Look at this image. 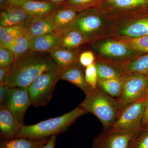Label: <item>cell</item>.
<instances>
[{"mask_svg": "<svg viewBox=\"0 0 148 148\" xmlns=\"http://www.w3.org/2000/svg\"><path fill=\"white\" fill-rule=\"evenodd\" d=\"M85 77L88 84L91 88L98 87V77L95 64H92L86 68Z\"/></svg>", "mask_w": 148, "mask_h": 148, "instance_id": "83f0119b", "label": "cell"}, {"mask_svg": "<svg viewBox=\"0 0 148 148\" xmlns=\"http://www.w3.org/2000/svg\"><path fill=\"white\" fill-rule=\"evenodd\" d=\"M101 24L102 21L99 16L91 12H85L77 16L75 21L66 31L76 30L85 35L88 38V36L100 28Z\"/></svg>", "mask_w": 148, "mask_h": 148, "instance_id": "8fae6325", "label": "cell"}, {"mask_svg": "<svg viewBox=\"0 0 148 148\" xmlns=\"http://www.w3.org/2000/svg\"><path fill=\"white\" fill-rule=\"evenodd\" d=\"M140 133H109L103 131L93 139L91 147L92 148H128L133 138Z\"/></svg>", "mask_w": 148, "mask_h": 148, "instance_id": "ba28073f", "label": "cell"}, {"mask_svg": "<svg viewBox=\"0 0 148 148\" xmlns=\"http://www.w3.org/2000/svg\"><path fill=\"white\" fill-rule=\"evenodd\" d=\"M61 79L76 86L85 93L91 88L86 81L82 69L77 63L72 64L62 70Z\"/></svg>", "mask_w": 148, "mask_h": 148, "instance_id": "5bb4252c", "label": "cell"}, {"mask_svg": "<svg viewBox=\"0 0 148 148\" xmlns=\"http://www.w3.org/2000/svg\"><path fill=\"white\" fill-rule=\"evenodd\" d=\"M9 88L5 85H0V107H5Z\"/></svg>", "mask_w": 148, "mask_h": 148, "instance_id": "836d02e7", "label": "cell"}, {"mask_svg": "<svg viewBox=\"0 0 148 148\" xmlns=\"http://www.w3.org/2000/svg\"><path fill=\"white\" fill-rule=\"evenodd\" d=\"M77 16V11L65 6L56 10L54 12V32L61 36Z\"/></svg>", "mask_w": 148, "mask_h": 148, "instance_id": "9a60e30c", "label": "cell"}, {"mask_svg": "<svg viewBox=\"0 0 148 148\" xmlns=\"http://www.w3.org/2000/svg\"><path fill=\"white\" fill-rule=\"evenodd\" d=\"M148 86V75L125 74L121 95L117 99L119 113L128 105L145 100Z\"/></svg>", "mask_w": 148, "mask_h": 148, "instance_id": "8992f818", "label": "cell"}, {"mask_svg": "<svg viewBox=\"0 0 148 148\" xmlns=\"http://www.w3.org/2000/svg\"><path fill=\"white\" fill-rule=\"evenodd\" d=\"M32 106L28 87L9 88L8 92L5 107L9 110L21 124H24L26 111Z\"/></svg>", "mask_w": 148, "mask_h": 148, "instance_id": "52a82bcc", "label": "cell"}, {"mask_svg": "<svg viewBox=\"0 0 148 148\" xmlns=\"http://www.w3.org/2000/svg\"><path fill=\"white\" fill-rule=\"evenodd\" d=\"M109 3L116 7L131 8L148 3V0H108Z\"/></svg>", "mask_w": 148, "mask_h": 148, "instance_id": "f546056e", "label": "cell"}, {"mask_svg": "<svg viewBox=\"0 0 148 148\" xmlns=\"http://www.w3.org/2000/svg\"><path fill=\"white\" fill-rule=\"evenodd\" d=\"M61 36L54 32L32 38L31 50L49 52L58 49Z\"/></svg>", "mask_w": 148, "mask_h": 148, "instance_id": "4fadbf2b", "label": "cell"}, {"mask_svg": "<svg viewBox=\"0 0 148 148\" xmlns=\"http://www.w3.org/2000/svg\"><path fill=\"white\" fill-rule=\"evenodd\" d=\"M121 40L132 49L148 53V35L138 38H126Z\"/></svg>", "mask_w": 148, "mask_h": 148, "instance_id": "4316f807", "label": "cell"}, {"mask_svg": "<svg viewBox=\"0 0 148 148\" xmlns=\"http://www.w3.org/2000/svg\"><path fill=\"white\" fill-rule=\"evenodd\" d=\"M10 5H12L21 6L27 0H8Z\"/></svg>", "mask_w": 148, "mask_h": 148, "instance_id": "74e56055", "label": "cell"}, {"mask_svg": "<svg viewBox=\"0 0 148 148\" xmlns=\"http://www.w3.org/2000/svg\"><path fill=\"white\" fill-rule=\"evenodd\" d=\"M123 71L127 73H139L148 75V54L140 56L125 65Z\"/></svg>", "mask_w": 148, "mask_h": 148, "instance_id": "cb8c5ba5", "label": "cell"}, {"mask_svg": "<svg viewBox=\"0 0 148 148\" xmlns=\"http://www.w3.org/2000/svg\"><path fill=\"white\" fill-rule=\"evenodd\" d=\"M147 100H142L128 105L119 113L109 133L140 132L145 110Z\"/></svg>", "mask_w": 148, "mask_h": 148, "instance_id": "5b68a950", "label": "cell"}, {"mask_svg": "<svg viewBox=\"0 0 148 148\" xmlns=\"http://www.w3.org/2000/svg\"><path fill=\"white\" fill-rule=\"evenodd\" d=\"M10 5L8 0H0V8L1 10H2L4 9Z\"/></svg>", "mask_w": 148, "mask_h": 148, "instance_id": "f35d334b", "label": "cell"}, {"mask_svg": "<svg viewBox=\"0 0 148 148\" xmlns=\"http://www.w3.org/2000/svg\"><path fill=\"white\" fill-rule=\"evenodd\" d=\"M145 100H148V86L147 89V93H146L145 98Z\"/></svg>", "mask_w": 148, "mask_h": 148, "instance_id": "60d3db41", "label": "cell"}, {"mask_svg": "<svg viewBox=\"0 0 148 148\" xmlns=\"http://www.w3.org/2000/svg\"><path fill=\"white\" fill-rule=\"evenodd\" d=\"M24 29L19 27L0 26V46L8 44L25 34Z\"/></svg>", "mask_w": 148, "mask_h": 148, "instance_id": "d4e9b609", "label": "cell"}, {"mask_svg": "<svg viewBox=\"0 0 148 148\" xmlns=\"http://www.w3.org/2000/svg\"><path fill=\"white\" fill-rule=\"evenodd\" d=\"M57 136V135H55L51 136L47 143L38 148H55Z\"/></svg>", "mask_w": 148, "mask_h": 148, "instance_id": "d590c367", "label": "cell"}, {"mask_svg": "<svg viewBox=\"0 0 148 148\" xmlns=\"http://www.w3.org/2000/svg\"><path fill=\"white\" fill-rule=\"evenodd\" d=\"M95 60L94 55L90 51H86L83 52L79 57V64L83 67H86L94 64Z\"/></svg>", "mask_w": 148, "mask_h": 148, "instance_id": "d6a6232c", "label": "cell"}, {"mask_svg": "<svg viewBox=\"0 0 148 148\" xmlns=\"http://www.w3.org/2000/svg\"><path fill=\"white\" fill-rule=\"evenodd\" d=\"M61 36V40L58 49L63 50H73L88 39L85 35L75 30H67Z\"/></svg>", "mask_w": 148, "mask_h": 148, "instance_id": "ac0fdd59", "label": "cell"}, {"mask_svg": "<svg viewBox=\"0 0 148 148\" xmlns=\"http://www.w3.org/2000/svg\"><path fill=\"white\" fill-rule=\"evenodd\" d=\"M98 79H119L124 76L122 72L112 66L103 63L95 64Z\"/></svg>", "mask_w": 148, "mask_h": 148, "instance_id": "484cf974", "label": "cell"}, {"mask_svg": "<svg viewBox=\"0 0 148 148\" xmlns=\"http://www.w3.org/2000/svg\"><path fill=\"white\" fill-rule=\"evenodd\" d=\"M120 34L130 38H138L148 35V18L139 20L128 25Z\"/></svg>", "mask_w": 148, "mask_h": 148, "instance_id": "7402d4cb", "label": "cell"}, {"mask_svg": "<svg viewBox=\"0 0 148 148\" xmlns=\"http://www.w3.org/2000/svg\"><path fill=\"white\" fill-rule=\"evenodd\" d=\"M87 113L79 107L61 116L50 118L32 125H23L17 138L40 140L66 131L78 118Z\"/></svg>", "mask_w": 148, "mask_h": 148, "instance_id": "3957f363", "label": "cell"}, {"mask_svg": "<svg viewBox=\"0 0 148 148\" xmlns=\"http://www.w3.org/2000/svg\"><path fill=\"white\" fill-rule=\"evenodd\" d=\"M58 67L49 52L30 49L16 56L4 84L9 88L28 87L41 74Z\"/></svg>", "mask_w": 148, "mask_h": 148, "instance_id": "6da1fadb", "label": "cell"}, {"mask_svg": "<svg viewBox=\"0 0 148 148\" xmlns=\"http://www.w3.org/2000/svg\"><path fill=\"white\" fill-rule=\"evenodd\" d=\"M65 5V4L55 3L51 1L27 0L20 7L33 16L36 21L50 15Z\"/></svg>", "mask_w": 148, "mask_h": 148, "instance_id": "30bf717a", "label": "cell"}, {"mask_svg": "<svg viewBox=\"0 0 148 148\" xmlns=\"http://www.w3.org/2000/svg\"><path fill=\"white\" fill-rule=\"evenodd\" d=\"M85 94V98L79 107L86 113L93 114L101 121L103 131H108L119 114L117 100L98 87L91 88Z\"/></svg>", "mask_w": 148, "mask_h": 148, "instance_id": "7a4b0ae2", "label": "cell"}, {"mask_svg": "<svg viewBox=\"0 0 148 148\" xmlns=\"http://www.w3.org/2000/svg\"><path fill=\"white\" fill-rule=\"evenodd\" d=\"M98 51L103 55L113 58H122L132 53L131 47L122 42L108 41L98 45Z\"/></svg>", "mask_w": 148, "mask_h": 148, "instance_id": "2e32d148", "label": "cell"}, {"mask_svg": "<svg viewBox=\"0 0 148 148\" xmlns=\"http://www.w3.org/2000/svg\"><path fill=\"white\" fill-rule=\"evenodd\" d=\"M31 39L32 38L24 34L10 43L0 47L8 49L16 56L30 50Z\"/></svg>", "mask_w": 148, "mask_h": 148, "instance_id": "603a6c76", "label": "cell"}, {"mask_svg": "<svg viewBox=\"0 0 148 148\" xmlns=\"http://www.w3.org/2000/svg\"><path fill=\"white\" fill-rule=\"evenodd\" d=\"M35 22V19L21 7L10 5L1 10L0 26L19 27L25 30Z\"/></svg>", "mask_w": 148, "mask_h": 148, "instance_id": "9c48e42d", "label": "cell"}, {"mask_svg": "<svg viewBox=\"0 0 148 148\" xmlns=\"http://www.w3.org/2000/svg\"><path fill=\"white\" fill-rule=\"evenodd\" d=\"M15 57L14 53L10 49L0 47V68L9 69Z\"/></svg>", "mask_w": 148, "mask_h": 148, "instance_id": "f1b7e54d", "label": "cell"}, {"mask_svg": "<svg viewBox=\"0 0 148 148\" xmlns=\"http://www.w3.org/2000/svg\"><path fill=\"white\" fill-rule=\"evenodd\" d=\"M49 138L34 140L21 137L4 139L0 143V148H38L47 143Z\"/></svg>", "mask_w": 148, "mask_h": 148, "instance_id": "d6986e66", "label": "cell"}, {"mask_svg": "<svg viewBox=\"0 0 148 148\" xmlns=\"http://www.w3.org/2000/svg\"><path fill=\"white\" fill-rule=\"evenodd\" d=\"M9 69L0 68V85L4 84L5 79Z\"/></svg>", "mask_w": 148, "mask_h": 148, "instance_id": "8d00e7d4", "label": "cell"}, {"mask_svg": "<svg viewBox=\"0 0 148 148\" xmlns=\"http://www.w3.org/2000/svg\"><path fill=\"white\" fill-rule=\"evenodd\" d=\"M95 0H67L65 6L77 11L90 5Z\"/></svg>", "mask_w": 148, "mask_h": 148, "instance_id": "1f68e13d", "label": "cell"}, {"mask_svg": "<svg viewBox=\"0 0 148 148\" xmlns=\"http://www.w3.org/2000/svg\"><path fill=\"white\" fill-rule=\"evenodd\" d=\"M125 75L119 79H98V87L111 97L118 99L121 95Z\"/></svg>", "mask_w": 148, "mask_h": 148, "instance_id": "ffe728a7", "label": "cell"}, {"mask_svg": "<svg viewBox=\"0 0 148 148\" xmlns=\"http://www.w3.org/2000/svg\"><path fill=\"white\" fill-rule=\"evenodd\" d=\"M51 2H52L55 3L57 4H65V3H64V1L65 0H51Z\"/></svg>", "mask_w": 148, "mask_h": 148, "instance_id": "ab89813d", "label": "cell"}, {"mask_svg": "<svg viewBox=\"0 0 148 148\" xmlns=\"http://www.w3.org/2000/svg\"><path fill=\"white\" fill-rule=\"evenodd\" d=\"M142 130L143 131L148 130V100H147L145 110L142 124Z\"/></svg>", "mask_w": 148, "mask_h": 148, "instance_id": "e575fe53", "label": "cell"}, {"mask_svg": "<svg viewBox=\"0 0 148 148\" xmlns=\"http://www.w3.org/2000/svg\"><path fill=\"white\" fill-rule=\"evenodd\" d=\"M62 70L59 67L48 71L37 77L28 86L32 106H44L52 98L56 85L61 79Z\"/></svg>", "mask_w": 148, "mask_h": 148, "instance_id": "277c9868", "label": "cell"}, {"mask_svg": "<svg viewBox=\"0 0 148 148\" xmlns=\"http://www.w3.org/2000/svg\"><path fill=\"white\" fill-rule=\"evenodd\" d=\"M56 64L61 70L77 62L76 53L73 50L58 49L49 52Z\"/></svg>", "mask_w": 148, "mask_h": 148, "instance_id": "44dd1931", "label": "cell"}, {"mask_svg": "<svg viewBox=\"0 0 148 148\" xmlns=\"http://www.w3.org/2000/svg\"><path fill=\"white\" fill-rule=\"evenodd\" d=\"M23 125L6 107H0L1 134L4 139L17 138Z\"/></svg>", "mask_w": 148, "mask_h": 148, "instance_id": "7c38bea8", "label": "cell"}, {"mask_svg": "<svg viewBox=\"0 0 148 148\" xmlns=\"http://www.w3.org/2000/svg\"><path fill=\"white\" fill-rule=\"evenodd\" d=\"M128 148H148V130L142 131L133 138Z\"/></svg>", "mask_w": 148, "mask_h": 148, "instance_id": "4dcf8cb0", "label": "cell"}, {"mask_svg": "<svg viewBox=\"0 0 148 148\" xmlns=\"http://www.w3.org/2000/svg\"><path fill=\"white\" fill-rule=\"evenodd\" d=\"M54 12L32 23L25 29V34L32 38L54 32Z\"/></svg>", "mask_w": 148, "mask_h": 148, "instance_id": "e0dca14e", "label": "cell"}]
</instances>
